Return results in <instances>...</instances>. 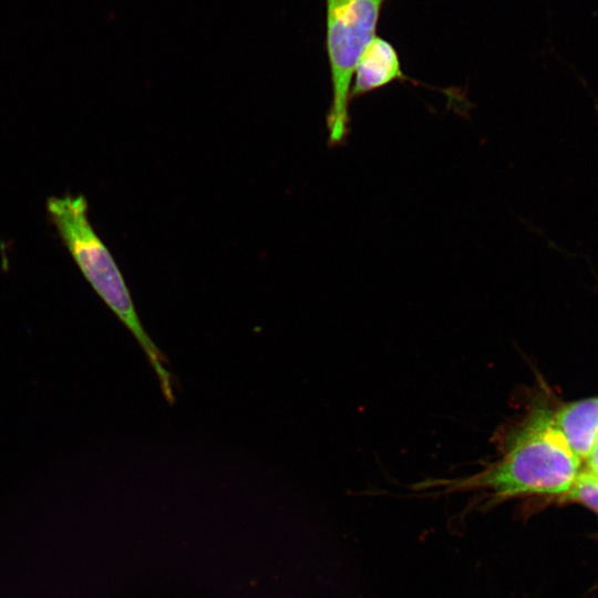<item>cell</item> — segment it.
<instances>
[{"label":"cell","instance_id":"5b68a950","mask_svg":"<svg viewBox=\"0 0 598 598\" xmlns=\"http://www.w3.org/2000/svg\"><path fill=\"white\" fill-rule=\"evenodd\" d=\"M553 419L571 451L587 460L598 441V398L565 405Z\"/></svg>","mask_w":598,"mask_h":598},{"label":"cell","instance_id":"52a82bcc","mask_svg":"<svg viewBox=\"0 0 598 598\" xmlns=\"http://www.w3.org/2000/svg\"><path fill=\"white\" fill-rule=\"evenodd\" d=\"M588 471L598 476V441L587 458Z\"/></svg>","mask_w":598,"mask_h":598},{"label":"cell","instance_id":"7a4b0ae2","mask_svg":"<svg viewBox=\"0 0 598 598\" xmlns=\"http://www.w3.org/2000/svg\"><path fill=\"white\" fill-rule=\"evenodd\" d=\"M47 212L85 279L135 337L158 378L163 395L173 403V379L166 358L144 329L117 264L95 233L85 197L82 194L49 197Z\"/></svg>","mask_w":598,"mask_h":598},{"label":"cell","instance_id":"6da1fadb","mask_svg":"<svg viewBox=\"0 0 598 598\" xmlns=\"http://www.w3.org/2000/svg\"><path fill=\"white\" fill-rule=\"evenodd\" d=\"M579 468L580 458L556 426L553 413L540 409L504 440L499 456L477 472L427 478L412 489L432 495L473 493L488 506L526 496H565Z\"/></svg>","mask_w":598,"mask_h":598},{"label":"cell","instance_id":"3957f363","mask_svg":"<svg viewBox=\"0 0 598 598\" xmlns=\"http://www.w3.org/2000/svg\"><path fill=\"white\" fill-rule=\"evenodd\" d=\"M386 0H326V49L332 100L327 115L329 146L344 144L350 132L351 87L357 64L377 35Z\"/></svg>","mask_w":598,"mask_h":598},{"label":"cell","instance_id":"277c9868","mask_svg":"<svg viewBox=\"0 0 598 598\" xmlns=\"http://www.w3.org/2000/svg\"><path fill=\"white\" fill-rule=\"evenodd\" d=\"M394 82L419 84L416 80L403 72L394 45L384 38L375 35L357 64L351 101Z\"/></svg>","mask_w":598,"mask_h":598},{"label":"cell","instance_id":"8992f818","mask_svg":"<svg viewBox=\"0 0 598 598\" xmlns=\"http://www.w3.org/2000/svg\"><path fill=\"white\" fill-rule=\"evenodd\" d=\"M585 504L586 506L598 512V481L595 475L588 470L579 473L574 485L564 496Z\"/></svg>","mask_w":598,"mask_h":598}]
</instances>
